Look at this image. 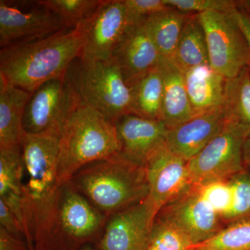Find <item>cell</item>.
<instances>
[{"label":"cell","instance_id":"obj_1","mask_svg":"<svg viewBox=\"0 0 250 250\" xmlns=\"http://www.w3.org/2000/svg\"><path fill=\"white\" fill-rule=\"evenodd\" d=\"M59 139L23 132L21 146L24 165V200L35 250H54L61 185Z\"/></svg>","mask_w":250,"mask_h":250},{"label":"cell","instance_id":"obj_2","mask_svg":"<svg viewBox=\"0 0 250 250\" xmlns=\"http://www.w3.org/2000/svg\"><path fill=\"white\" fill-rule=\"evenodd\" d=\"M83 45L78 24L42 39L6 46L0 50V74L33 93L49 81L63 78L70 64L82 55Z\"/></svg>","mask_w":250,"mask_h":250},{"label":"cell","instance_id":"obj_3","mask_svg":"<svg viewBox=\"0 0 250 250\" xmlns=\"http://www.w3.org/2000/svg\"><path fill=\"white\" fill-rule=\"evenodd\" d=\"M121 153L114 121L80 101L62 126L59 139L60 185L85 166Z\"/></svg>","mask_w":250,"mask_h":250},{"label":"cell","instance_id":"obj_4","mask_svg":"<svg viewBox=\"0 0 250 250\" xmlns=\"http://www.w3.org/2000/svg\"><path fill=\"white\" fill-rule=\"evenodd\" d=\"M70 182L107 218L146 200L149 193L145 166L121 153L85 166Z\"/></svg>","mask_w":250,"mask_h":250},{"label":"cell","instance_id":"obj_5","mask_svg":"<svg viewBox=\"0 0 250 250\" xmlns=\"http://www.w3.org/2000/svg\"><path fill=\"white\" fill-rule=\"evenodd\" d=\"M65 79L81 101L112 121L131 113L129 86L113 59L88 62L78 57Z\"/></svg>","mask_w":250,"mask_h":250},{"label":"cell","instance_id":"obj_6","mask_svg":"<svg viewBox=\"0 0 250 250\" xmlns=\"http://www.w3.org/2000/svg\"><path fill=\"white\" fill-rule=\"evenodd\" d=\"M250 129L229 116L223 130L188 161L194 187L228 179L245 170L244 147Z\"/></svg>","mask_w":250,"mask_h":250},{"label":"cell","instance_id":"obj_7","mask_svg":"<svg viewBox=\"0 0 250 250\" xmlns=\"http://www.w3.org/2000/svg\"><path fill=\"white\" fill-rule=\"evenodd\" d=\"M54 250H77L100 238L108 218L72 186L61 185Z\"/></svg>","mask_w":250,"mask_h":250},{"label":"cell","instance_id":"obj_8","mask_svg":"<svg viewBox=\"0 0 250 250\" xmlns=\"http://www.w3.org/2000/svg\"><path fill=\"white\" fill-rule=\"evenodd\" d=\"M233 13L197 14L205 31L210 66L228 80L250 65L248 43Z\"/></svg>","mask_w":250,"mask_h":250},{"label":"cell","instance_id":"obj_9","mask_svg":"<svg viewBox=\"0 0 250 250\" xmlns=\"http://www.w3.org/2000/svg\"><path fill=\"white\" fill-rule=\"evenodd\" d=\"M39 1H0V47L42 39L72 28Z\"/></svg>","mask_w":250,"mask_h":250},{"label":"cell","instance_id":"obj_10","mask_svg":"<svg viewBox=\"0 0 250 250\" xmlns=\"http://www.w3.org/2000/svg\"><path fill=\"white\" fill-rule=\"evenodd\" d=\"M80 101L65 77L46 82L28 102L23 130L27 134L59 139L62 126Z\"/></svg>","mask_w":250,"mask_h":250},{"label":"cell","instance_id":"obj_11","mask_svg":"<svg viewBox=\"0 0 250 250\" xmlns=\"http://www.w3.org/2000/svg\"><path fill=\"white\" fill-rule=\"evenodd\" d=\"M149 193L146 198L155 220L166 205L192 188L188 161L171 152L165 143L148 157L146 164Z\"/></svg>","mask_w":250,"mask_h":250},{"label":"cell","instance_id":"obj_12","mask_svg":"<svg viewBox=\"0 0 250 250\" xmlns=\"http://www.w3.org/2000/svg\"><path fill=\"white\" fill-rule=\"evenodd\" d=\"M84 37L81 58L108 61L128 26L123 0H103L89 18L80 23Z\"/></svg>","mask_w":250,"mask_h":250},{"label":"cell","instance_id":"obj_13","mask_svg":"<svg viewBox=\"0 0 250 250\" xmlns=\"http://www.w3.org/2000/svg\"><path fill=\"white\" fill-rule=\"evenodd\" d=\"M157 216L179 229L192 246L207 241L224 228L222 219L194 186L164 207Z\"/></svg>","mask_w":250,"mask_h":250},{"label":"cell","instance_id":"obj_14","mask_svg":"<svg viewBox=\"0 0 250 250\" xmlns=\"http://www.w3.org/2000/svg\"><path fill=\"white\" fill-rule=\"evenodd\" d=\"M154 218L147 200L108 217L99 250H147Z\"/></svg>","mask_w":250,"mask_h":250},{"label":"cell","instance_id":"obj_15","mask_svg":"<svg viewBox=\"0 0 250 250\" xmlns=\"http://www.w3.org/2000/svg\"><path fill=\"white\" fill-rule=\"evenodd\" d=\"M161 58L143 21L128 24L111 55L128 86L157 67Z\"/></svg>","mask_w":250,"mask_h":250},{"label":"cell","instance_id":"obj_16","mask_svg":"<svg viewBox=\"0 0 250 250\" xmlns=\"http://www.w3.org/2000/svg\"><path fill=\"white\" fill-rule=\"evenodd\" d=\"M229 118V115L225 106L197 114L168 129L165 141L166 147L188 161L223 130Z\"/></svg>","mask_w":250,"mask_h":250},{"label":"cell","instance_id":"obj_17","mask_svg":"<svg viewBox=\"0 0 250 250\" xmlns=\"http://www.w3.org/2000/svg\"><path fill=\"white\" fill-rule=\"evenodd\" d=\"M121 154L144 166L148 157L165 143L168 129L161 121L127 113L114 121Z\"/></svg>","mask_w":250,"mask_h":250},{"label":"cell","instance_id":"obj_18","mask_svg":"<svg viewBox=\"0 0 250 250\" xmlns=\"http://www.w3.org/2000/svg\"><path fill=\"white\" fill-rule=\"evenodd\" d=\"M24 165L22 147H0V200L12 210L22 225L29 248H34L28 224L24 194Z\"/></svg>","mask_w":250,"mask_h":250},{"label":"cell","instance_id":"obj_19","mask_svg":"<svg viewBox=\"0 0 250 250\" xmlns=\"http://www.w3.org/2000/svg\"><path fill=\"white\" fill-rule=\"evenodd\" d=\"M163 89L161 121L170 129L196 116L189 100L184 72L172 61L161 58Z\"/></svg>","mask_w":250,"mask_h":250},{"label":"cell","instance_id":"obj_20","mask_svg":"<svg viewBox=\"0 0 250 250\" xmlns=\"http://www.w3.org/2000/svg\"><path fill=\"white\" fill-rule=\"evenodd\" d=\"M184 74L189 100L195 114L225 106L228 79L209 65L189 69Z\"/></svg>","mask_w":250,"mask_h":250},{"label":"cell","instance_id":"obj_21","mask_svg":"<svg viewBox=\"0 0 250 250\" xmlns=\"http://www.w3.org/2000/svg\"><path fill=\"white\" fill-rule=\"evenodd\" d=\"M31 95L0 74V147L21 145L24 112Z\"/></svg>","mask_w":250,"mask_h":250},{"label":"cell","instance_id":"obj_22","mask_svg":"<svg viewBox=\"0 0 250 250\" xmlns=\"http://www.w3.org/2000/svg\"><path fill=\"white\" fill-rule=\"evenodd\" d=\"M129 88L131 113L161 121L164 82L159 65L134 81Z\"/></svg>","mask_w":250,"mask_h":250},{"label":"cell","instance_id":"obj_23","mask_svg":"<svg viewBox=\"0 0 250 250\" xmlns=\"http://www.w3.org/2000/svg\"><path fill=\"white\" fill-rule=\"evenodd\" d=\"M187 17V14L170 8L143 20L163 59L173 62Z\"/></svg>","mask_w":250,"mask_h":250},{"label":"cell","instance_id":"obj_24","mask_svg":"<svg viewBox=\"0 0 250 250\" xmlns=\"http://www.w3.org/2000/svg\"><path fill=\"white\" fill-rule=\"evenodd\" d=\"M172 62L183 72L209 65L205 31L197 14L188 16Z\"/></svg>","mask_w":250,"mask_h":250},{"label":"cell","instance_id":"obj_25","mask_svg":"<svg viewBox=\"0 0 250 250\" xmlns=\"http://www.w3.org/2000/svg\"><path fill=\"white\" fill-rule=\"evenodd\" d=\"M192 250H250V216L229 223Z\"/></svg>","mask_w":250,"mask_h":250},{"label":"cell","instance_id":"obj_26","mask_svg":"<svg viewBox=\"0 0 250 250\" xmlns=\"http://www.w3.org/2000/svg\"><path fill=\"white\" fill-rule=\"evenodd\" d=\"M225 107L229 116L250 129V69L246 67L235 78L228 80Z\"/></svg>","mask_w":250,"mask_h":250},{"label":"cell","instance_id":"obj_27","mask_svg":"<svg viewBox=\"0 0 250 250\" xmlns=\"http://www.w3.org/2000/svg\"><path fill=\"white\" fill-rule=\"evenodd\" d=\"M192 246L191 242L179 229L156 217L148 247L156 250H190Z\"/></svg>","mask_w":250,"mask_h":250},{"label":"cell","instance_id":"obj_28","mask_svg":"<svg viewBox=\"0 0 250 250\" xmlns=\"http://www.w3.org/2000/svg\"><path fill=\"white\" fill-rule=\"evenodd\" d=\"M42 4L57 13L76 27L89 18L103 0H40Z\"/></svg>","mask_w":250,"mask_h":250},{"label":"cell","instance_id":"obj_29","mask_svg":"<svg viewBox=\"0 0 250 250\" xmlns=\"http://www.w3.org/2000/svg\"><path fill=\"white\" fill-rule=\"evenodd\" d=\"M202 198L210 206L224 223L233 205V189L229 180L222 179L195 187Z\"/></svg>","mask_w":250,"mask_h":250},{"label":"cell","instance_id":"obj_30","mask_svg":"<svg viewBox=\"0 0 250 250\" xmlns=\"http://www.w3.org/2000/svg\"><path fill=\"white\" fill-rule=\"evenodd\" d=\"M233 189V205L225 223L250 216V172L244 170L229 179Z\"/></svg>","mask_w":250,"mask_h":250},{"label":"cell","instance_id":"obj_31","mask_svg":"<svg viewBox=\"0 0 250 250\" xmlns=\"http://www.w3.org/2000/svg\"><path fill=\"white\" fill-rule=\"evenodd\" d=\"M164 2L169 7L187 14L208 11L231 14L237 9L236 1L228 0H164Z\"/></svg>","mask_w":250,"mask_h":250},{"label":"cell","instance_id":"obj_32","mask_svg":"<svg viewBox=\"0 0 250 250\" xmlns=\"http://www.w3.org/2000/svg\"><path fill=\"white\" fill-rule=\"evenodd\" d=\"M126 8L128 24L142 21L145 18L167 11L170 7L164 0H123Z\"/></svg>","mask_w":250,"mask_h":250},{"label":"cell","instance_id":"obj_33","mask_svg":"<svg viewBox=\"0 0 250 250\" xmlns=\"http://www.w3.org/2000/svg\"><path fill=\"white\" fill-rule=\"evenodd\" d=\"M0 228L14 235V236L24 238V231L22 225L12 210L6 205L2 200H0Z\"/></svg>","mask_w":250,"mask_h":250},{"label":"cell","instance_id":"obj_34","mask_svg":"<svg viewBox=\"0 0 250 250\" xmlns=\"http://www.w3.org/2000/svg\"><path fill=\"white\" fill-rule=\"evenodd\" d=\"M0 250H31L22 238L14 236L0 228Z\"/></svg>","mask_w":250,"mask_h":250},{"label":"cell","instance_id":"obj_35","mask_svg":"<svg viewBox=\"0 0 250 250\" xmlns=\"http://www.w3.org/2000/svg\"><path fill=\"white\" fill-rule=\"evenodd\" d=\"M233 16L237 24L246 38L250 56V15L237 6V9L233 13Z\"/></svg>","mask_w":250,"mask_h":250},{"label":"cell","instance_id":"obj_36","mask_svg":"<svg viewBox=\"0 0 250 250\" xmlns=\"http://www.w3.org/2000/svg\"><path fill=\"white\" fill-rule=\"evenodd\" d=\"M245 169L250 172V136L247 140L244 147Z\"/></svg>","mask_w":250,"mask_h":250},{"label":"cell","instance_id":"obj_37","mask_svg":"<svg viewBox=\"0 0 250 250\" xmlns=\"http://www.w3.org/2000/svg\"><path fill=\"white\" fill-rule=\"evenodd\" d=\"M240 6L242 9L250 15V1H241V2L240 1Z\"/></svg>","mask_w":250,"mask_h":250},{"label":"cell","instance_id":"obj_38","mask_svg":"<svg viewBox=\"0 0 250 250\" xmlns=\"http://www.w3.org/2000/svg\"><path fill=\"white\" fill-rule=\"evenodd\" d=\"M82 250H94L93 248H92L91 247L88 246H85L83 248H82Z\"/></svg>","mask_w":250,"mask_h":250},{"label":"cell","instance_id":"obj_39","mask_svg":"<svg viewBox=\"0 0 250 250\" xmlns=\"http://www.w3.org/2000/svg\"><path fill=\"white\" fill-rule=\"evenodd\" d=\"M147 250H156L153 249V248H149V247H147Z\"/></svg>","mask_w":250,"mask_h":250},{"label":"cell","instance_id":"obj_40","mask_svg":"<svg viewBox=\"0 0 250 250\" xmlns=\"http://www.w3.org/2000/svg\"><path fill=\"white\" fill-rule=\"evenodd\" d=\"M31 250H35V249H31Z\"/></svg>","mask_w":250,"mask_h":250},{"label":"cell","instance_id":"obj_41","mask_svg":"<svg viewBox=\"0 0 250 250\" xmlns=\"http://www.w3.org/2000/svg\"></svg>","mask_w":250,"mask_h":250}]
</instances>
